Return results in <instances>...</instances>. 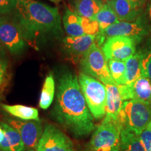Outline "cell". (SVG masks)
Segmentation results:
<instances>
[{"mask_svg": "<svg viewBox=\"0 0 151 151\" xmlns=\"http://www.w3.org/2000/svg\"><path fill=\"white\" fill-rule=\"evenodd\" d=\"M52 115L76 138L86 137L95 129L94 118L81 90L78 77L69 69H62L58 76Z\"/></svg>", "mask_w": 151, "mask_h": 151, "instance_id": "cell-1", "label": "cell"}, {"mask_svg": "<svg viewBox=\"0 0 151 151\" xmlns=\"http://www.w3.org/2000/svg\"><path fill=\"white\" fill-rule=\"evenodd\" d=\"M26 40L32 41L47 36L61 37V17L56 7L35 0H18L13 12Z\"/></svg>", "mask_w": 151, "mask_h": 151, "instance_id": "cell-2", "label": "cell"}, {"mask_svg": "<svg viewBox=\"0 0 151 151\" xmlns=\"http://www.w3.org/2000/svg\"><path fill=\"white\" fill-rule=\"evenodd\" d=\"M150 120L151 104L133 99L124 101L118 116L122 129L139 135L147 127Z\"/></svg>", "mask_w": 151, "mask_h": 151, "instance_id": "cell-3", "label": "cell"}, {"mask_svg": "<svg viewBox=\"0 0 151 151\" xmlns=\"http://www.w3.org/2000/svg\"><path fill=\"white\" fill-rule=\"evenodd\" d=\"M78 81L87 104L92 116L96 120L106 115V88L101 81L81 71Z\"/></svg>", "mask_w": 151, "mask_h": 151, "instance_id": "cell-4", "label": "cell"}, {"mask_svg": "<svg viewBox=\"0 0 151 151\" xmlns=\"http://www.w3.org/2000/svg\"><path fill=\"white\" fill-rule=\"evenodd\" d=\"M121 126L117 121L105 117L94 130L88 145V151H120Z\"/></svg>", "mask_w": 151, "mask_h": 151, "instance_id": "cell-5", "label": "cell"}, {"mask_svg": "<svg viewBox=\"0 0 151 151\" xmlns=\"http://www.w3.org/2000/svg\"><path fill=\"white\" fill-rule=\"evenodd\" d=\"M80 65L83 72L104 85L117 84L109 71L106 58L96 42L82 56Z\"/></svg>", "mask_w": 151, "mask_h": 151, "instance_id": "cell-6", "label": "cell"}, {"mask_svg": "<svg viewBox=\"0 0 151 151\" xmlns=\"http://www.w3.org/2000/svg\"><path fill=\"white\" fill-rule=\"evenodd\" d=\"M0 41L14 55L21 54L26 48L27 40L21 27L13 16H0Z\"/></svg>", "mask_w": 151, "mask_h": 151, "instance_id": "cell-7", "label": "cell"}, {"mask_svg": "<svg viewBox=\"0 0 151 151\" xmlns=\"http://www.w3.org/2000/svg\"><path fill=\"white\" fill-rule=\"evenodd\" d=\"M136 39L124 36L107 37L101 47L106 60L126 61L136 53Z\"/></svg>", "mask_w": 151, "mask_h": 151, "instance_id": "cell-8", "label": "cell"}, {"mask_svg": "<svg viewBox=\"0 0 151 151\" xmlns=\"http://www.w3.org/2000/svg\"><path fill=\"white\" fill-rule=\"evenodd\" d=\"M5 120L20 133L25 151H37L38 143L43 132L40 120H22L11 118H5Z\"/></svg>", "mask_w": 151, "mask_h": 151, "instance_id": "cell-9", "label": "cell"}, {"mask_svg": "<svg viewBox=\"0 0 151 151\" xmlns=\"http://www.w3.org/2000/svg\"><path fill=\"white\" fill-rule=\"evenodd\" d=\"M37 151H74L70 138L52 124L43 129L37 146Z\"/></svg>", "mask_w": 151, "mask_h": 151, "instance_id": "cell-10", "label": "cell"}, {"mask_svg": "<svg viewBox=\"0 0 151 151\" xmlns=\"http://www.w3.org/2000/svg\"><path fill=\"white\" fill-rule=\"evenodd\" d=\"M123 101L137 100L151 104V81L141 71L140 76L130 85H118Z\"/></svg>", "mask_w": 151, "mask_h": 151, "instance_id": "cell-11", "label": "cell"}, {"mask_svg": "<svg viewBox=\"0 0 151 151\" xmlns=\"http://www.w3.org/2000/svg\"><path fill=\"white\" fill-rule=\"evenodd\" d=\"M107 4L113 9L120 21L134 22L140 14L141 0H109Z\"/></svg>", "mask_w": 151, "mask_h": 151, "instance_id": "cell-12", "label": "cell"}, {"mask_svg": "<svg viewBox=\"0 0 151 151\" xmlns=\"http://www.w3.org/2000/svg\"><path fill=\"white\" fill-rule=\"evenodd\" d=\"M99 34L104 37L124 36L138 38L146 35L147 30L140 22L119 21L100 32Z\"/></svg>", "mask_w": 151, "mask_h": 151, "instance_id": "cell-13", "label": "cell"}, {"mask_svg": "<svg viewBox=\"0 0 151 151\" xmlns=\"http://www.w3.org/2000/svg\"><path fill=\"white\" fill-rule=\"evenodd\" d=\"M96 36L90 35L80 37L67 36L63 39V48L71 55L82 57L95 43Z\"/></svg>", "mask_w": 151, "mask_h": 151, "instance_id": "cell-14", "label": "cell"}, {"mask_svg": "<svg viewBox=\"0 0 151 151\" xmlns=\"http://www.w3.org/2000/svg\"><path fill=\"white\" fill-rule=\"evenodd\" d=\"M106 88V116L111 120L117 121L121 111L123 99L117 84L105 85Z\"/></svg>", "mask_w": 151, "mask_h": 151, "instance_id": "cell-15", "label": "cell"}, {"mask_svg": "<svg viewBox=\"0 0 151 151\" xmlns=\"http://www.w3.org/2000/svg\"><path fill=\"white\" fill-rule=\"evenodd\" d=\"M4 137L0 142V151H25L20 133L6 122H0Z\"/></svg>", "mask_w": 151, "mask_h": 151, "instance_id": "cell-16", "label": "cell"}, {"mask_svg": "<svg viewBox=\"0 0 151 151\" xmlns=\"http://www.w3.org/2000/svg\"><path fill=\"white\" fill-rule=\"evenodd\" d=\"M73 11L78 16L94 18L104 4L101 0H70Z\"/></svg>", "mask_w": 151, "mask_h": 151, "instance_id": "cell-17", "label": "cell"}, {"mask_svg": "<svg viewBox=\"0 0 151 151\" xmlns=\"http://www.w3.org/2000/svg\"><path fill=\"white\" fill-rule=\"evenodd\" d=\"M62 23L66 33L70 37H80L86 35L81 21V16L71 9H66Z\"/></svg>", "mask_w": 151, "mask_h": 151, "instance_id": "cell-18", "label": "cell"}, {"mask_svg": "<svg viewBox=\"0 0 151 151\" xmlns=\"http://www.w3.org/2000/svg\"><path fill=\"white\" fill-rule=\"evenodd\" d=\"M141 53H135L125 61V78L124 85H130L140 76L142 70V60Z\"/></svg>", "mask_w": 151, "mask_h": 151, "instance_id": "cell-19", "label": "cell"}, {"mask_svg": "<svg viewBox=\"0 0 151 151\" xmlns=\"http://www.w3.org/2000/svg\"><path fill=\"white\" fill-rule=\"evenodd\" d=\"M1 107L11 116L22 120H39V111L33 107L23 105H7L1 104Z\"/></svg>", "mask_w": 151, "mask_h": 151, "instance_id": "cell-20", "label": "cell"}, {"mask_svg": "<svg viewBox=\"0 0 151 151\" xmlns=\"http://www.w3.org/2000/svg\"><path fill=\"white\" fill-rule=\"evenodd\" d=\"M55 92V81L52 75L50 73L45 79L41 90L40 99H39V106L41 109L46 110L50 107L53 101Z\"/></svg>", "mask_w": 151, "mask_h": 151, "instance_id": "cell-21", "label": "cell"}, {"mask_svg": "<svg viewBox=\"0 0 151 151\" xmlns=\"http://www.w3.org/2000/svg\"><path fill=\"white\" fill-rule=\"evenodd\" d=\"M120 151H146L139 135L126 129H121Z\"/></svg>", "mask_w": 151, "mask_h": 151, "instance_id": "cell-22", "label": "cell"}, {"mask_svg": "<svg viewBox=\"0 0 151 151\" xmlns=\"http://www.w3.org/2000/svg\"><path fill=\"white\" fill-rule=\"evenodd\" d=\"M94 19L99 23L100 32L120 21L114 11L107 3L104 4L103 6L94 17Z\"/></svg>", "mask_w": 151, "mask_h": 151, "instance_id": "cell-23", "label": "cell"}, {"mask_svg": "<svg viewBox=\"0 0 151 151\" xmlns=\"http://www.w3.org/2000/svg\"><path fill=\"white\" fill-rule=\"evenodd\" d=\"M107 64L113 80L118 85H124L125 78V61L108 60Z\"/></svg>", "mask_w": 151, "mask_h": 151, "instance_id": "cell-24", "label": "cell"}, {"mask_svg": "<svg viewBox=\"0 0 151 151\" xmlns=\"http://www.w3.org/2000/svg\"><path fill=\"white\" fill-rule=\"evenodd\" d=\"M81 21L86 35H97L100 32L99 23L94 18L81 16Z\"/></svg>", "mask_w": 151, "mask_h": 151, "instance_id": "cell-25", "label": "cell"}, {"mask_svg": "<svg viewBox=\"0 0 151 151\" xmlns=\"http://www.w3.org/2000/svg\"><path fill=\"white\" fill-rule=\"evenodd\" d=\"M18 0H0V16L14 12Z\"/></svg>", "mask_w": 151, "mask_h": 151, "instance_id": "cell-26", "label": "cell"}, {"mask_svg": "<svg viewBox=\"0 0 151 151\" xmlns=\"http://www.w3.org/2000/svg\"><path fill=\"white\" fill-rule=\"evenodd\" d=\"M141 143L146 151H151V130L146 128L139 135Z\"/></svg>", "mask_w": 151, "mask_h": 151, "instance_id": "cell-27", "label": "cell"}, {"mask_svg": "<svg viewBox=\"0 0 151 151\" xmlns=\"http://www.w3.org/2000/svg\"><path fill=\"white\" fill-rule=\"evenodd\" d=\"M9 61L6 58H0V90L6 80L7 72H8Z\"/></svg>", "mask_w": 151, "mask_h": 151, "instance_id": "cell-28", "label": "cell"}, {"mask_svg": "<svg viewBox=\"0 0 151 151\" xmlns=\"http://www.w3.org/2000/svg\"><path fill=\"white\" fill-rule=\"evenodd\" d=\"M141 71L151 81V52L143 56L142 60V70Z\"/></svg>", "mask_w": 151, "mask_h": 151, "instance_id": "cell-29", "label": "cell"}, {"mask_svg": "<svg viewBox=\"0 0 151 151\" xmlns=\"http://www.w3.org/2000/svg\"><path fill=\"white\" fill-rule=\"evenodd\" d=\"M6 54V48L3 46L2 43L0 41V58H5Z\"/></svg>", "mask_w": 151, "mask_h": 151, "instance_id": "cell-30", "label": "cell"}, {"mask_svg": "<svg viewBox=\"0 0 151 151\" xmlns=\"http://www.w3.org/2000/svg\"><path fill=\"white\" fill-rule=\"evenodd\" d=\"M4 132L3 129L0 127V142L2 141V139H4Z\"/></svg>", "mask_w": 151, "mask_h": 151, "instance_id": "cell-31", "label": "cell"}, {"mask_svg": "<svg viewBox=\"0 0 151 151\" xmlns=\"http://www.w3.org/2000/svg\"><path fill=\"white\" fill-rule=\"evenodd\" d=\"M148 14H149V16H150V18L151 19V4L150 5V6H149V9H148Z\"/></svg>", "mask_w": 151, "mask_h": 151, "instance_id": "cell-32", "label": "cell"}, {"mask_svg": "<svg viewBox=\"0 0 151 151\" xmlns=\"http://www.w3.org/2000/svg\"><path fill=\"white\" fill-rule=\"evenodd\" d=\"M147 129H150V130H151V120L150 121V122H149L148 123V126H147Z\"/></svg>", "mask_w": 151, "mask_h": 151, "instance_id": "cell-33", "label": "cell"}, {"mask_svg": "<svg viewBox=\"0 0 151 151\" xmlns=\"http://www.w3.org/2000/svg\"><path fill=\"white\" fill-rule=\"evenodd\" d=\"M51 1H53V2H58V1H60V0H50Z\"/></svg>", "mask_w": 151, "mask_h": 151, "instance_id": "cell-34", "label": "cell"}]
</instances>
